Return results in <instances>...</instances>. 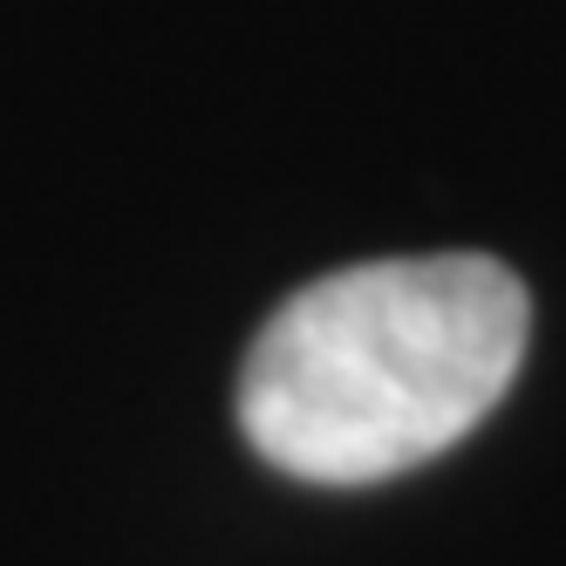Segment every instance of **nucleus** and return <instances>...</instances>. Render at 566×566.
Listing matches in <instances>:
<instances>
[{
    "label": "nucleus",
    "instance_id": "obj_1",
    "mask_svg": "<svg viewBox=\"0 0 566 566\" xmlns=\"http://www.w3.org/2000/svg\"><path fill=\"white\" fill-rule=\"evenodd\" d=\"M533 301L484 253L369 260L307 280L253 335L239 430L287 478L376 484L451 451L512 389Z\"/></svg>",
    "mask_w": 566,
    "mask_h": 566
}]
</instances>
